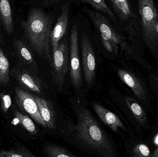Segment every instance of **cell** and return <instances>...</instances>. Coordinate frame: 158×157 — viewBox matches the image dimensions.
<instances>
[{
  "label": "cell",
  "instance_id": "obj_29",
  "mask_svg": "<svg viewBox=\"0 0 158 157\" xmlns=\"http://www.w3.org/2000/svg\"><path fill=\"white\" fill-rule=\"evenodd\" d=\"M50 1H51V0H50Z\"/></svg>",
  "mask_w": 158,
  "mask_h": 157
},
{
  "label": "cell",
  "instance_id": "obj_20",
  "mask_svg": "<svg viewBox=\"0 0 158 157\" xmlns=\"http://www.w3.org/2000/svg\"><path fill=\"white\" fill-rule=\"evenodd\" d=\"M44 152L49 157H76L77 156L65 147L57 145L49 144L44 148Z\"/></svg>",
  "mask_w": 158,
  "mask_h": 157
},
{
  "label": "cell",
  "instance_id": "obj_27",
  "mask_svg": "<svg viewBox=\"0 0 158 157\" xmlns=\"http://www.w3.org/2000/svg\"><path fill=\"white\" fill-rule=\"evenodd\" d=\"M0 157H4L2 153V151H0Z\"/></svg>",
  "mask_w": 158,
  "mask_h": 157
},
{
  "label": "cell",
  "instance_id": "obj_23",
  "mask_svg": "<svg viewBox=\"0 0 158 157\" xmlns=\"http://www.w3.org/2000/svg\"><path fill=\"white\" fill-rule=\"evenodd\" d=\"M150 152L148 147L143 144H138L134 147L132 150V156L135 157H148Z\"/></svg>",
  "mask_w": 158,
  "mask_h": 157
},
{
  "label": "cell",
  "instance_id": "obj_2",
  "mask_svg": "<svg viewBox=\"0 0 158 157\" xmlns=\"http://www.w3.org/2000/svg\"><path fill=\"white\" fill-rule=\"evenodd\" d=\"M25 42L40 58L51 62L52 60L51 37L52 21L40 8H32L27 19L21 22Z\"/></svg>",
  "mask_w": 158,
  "mask_h": 157
},
{
  "label": "cell",
  "instance_id": "obj_12",
  "mask_svg": "<svg viewBox=\"0 0 158 157\" xmlns=\"http://www.w3.org/2000/svg\"><path fill=\"white\" fill-rule=\"evenodd\" d=\"M13 47L18 61L26 65L30 68L38 73V64L34 58L31 49L24 41L18 39H14Z\"/></svg>",
  "mask_w": 158,
  "mask_h": 157
},
{
  "label": "cell",
  "instance_id": "obj_15",
  "mask_svg": "<svg viewBox=\"0 0 158 157\" xmlns=\"http://www.w3.org/2000/svg\"><path fill=\"white\" fill-rule=\"evenodd\" d=\"M1 26L8 35L14 32L13 14L9 0H0V27Z\"/></svg>",
  "mask_w": 158,
  "mask_h": 157
},
{
  "label": "cell",
  "instance_id": "obj_1",
  "mask_svg": "<svg viewBox=\"0 0 158 157\" xmlns=\"http://www.w3.org/2000/svg\"><path fill=\"white\" fill-rule=\"evenodd\" d=\"M77 123L74 134L77 141L90 150L105 157H115L111 141L88 109L80 106L76 110Z\"/></svg>",
  "mask_w": 158,
  "mask_h": 157
},
{
  "label": "cell",
  "instance_id": "obj_26",
  "mask_svg": "<svg viewBox=\"0 0 158 157\" xmlns=\"http://www.w3.org/2000/svg\"><path fill=\"white\" fill-rule=\"evenodd\" d=\"M156 31L158 37V19L157 20L156 22Z\"/></svg>",
  "mask_w": 158,
  "mask_h": 157
},
{
  "label": "cell",
  "instance_id": "obj_5",
  "mask_svg": "<svg viewBox=\"0 0 158 157\" xmlns=\"http://www.w3.org/2000/svg\"><path fill=\"white\" fill-rule=\"evenodd\" d=\"M50 63L52 82L59 90L65 83L67 74L70 70L69 47L65 40L59 41L57 48L52 51Z\"/></svg>",
  "mask_w": 158,
  "mask_h": 157
},
{
  "label": "cell",
  "instance_id": "obj_7",
  "mask_svg": "<svg viewBox=\"0 0 158 157\" xmlns=\"http://www.w3.org/2000/svg\"><path fill=\"white\" fill-rule=\"evenodd\" d=\"M79 45L77 26L75 24L69 37V60L70 79L73 86L77 89L81 88L82 84Z\"/></svg>",
  "mask_w": 158,
  "mask_h": 157
},
{
  "label": "cell",
  "instance_id": "obj_24",
  "mask_svg": "<svg viewBox=\"0 0 158 157\" xmlns=\"http://www.w3.org/2000/svg\"><path fill=\"white\" fill-rule=\"evenodd\" d=\"M0 100L2 111L4 113L6 114L12 105L11 96L8 94L2 93L0 94Z\"/></svg>",
  "mask_w": 158,
  "mask_h": 157
},
{
  "label": "cell",
  "instance_id": "obj_4",
  "mask_svg": "<svg viewBox=\"0 0 158 157\" xmlns=\"http://www.w3.org/2000/svg\"><path fill=\"white\" fill-rule=\"evenodd\" d=\"M138 2L144 41L149 48L154 49L158 44V37L156 29L157 11L154 0H138Z\"/></svg>",
  "mask_w": 158,
  "mask_h": 157
},
{
  "label": "cell",
  "instance_id": "obj_22",
  "mask_svg": "<svg viewBox=\"0 0 158 157\" xmlns=\"http://www.w3.org/2000/svg\"><path fill=\"white\" fill-rule=\"evenodd\" d=\"M4 157H35L31 152L24 147L6 151L2 150Z\"/></svg>",
  "mask_w": 158,
  "mask_h": 157
},
{
  "label": "cell",
  "instance_id": "obj_14",
  "mask_svg": "<svg viewBox=\"0 0 158 157\" xmlns=\"http://www.w3.org/2000/svg\"><path fill=\"white\" fill-rule=\"evenodd\" d=\"M117 73L121 81L131 89L138 99L143 101H146L147 94L145 88L133 74L129 71L121 69L118 70Z\"/></svg>",
  "mask_w": 158,
  "mask_h": 157
},
{
  "label": "cell",
  "instance_id": "obj_3",
  "mask_svg": "<svg viewBox=\"0 0 158 157\" xmlns=\"http://www.w3.org/2000/svg\"><path fill=\"white\" fill-rule=\"evenodd\" d=\"M85 11L99 30L101 42L108 52L117 54L119 47L123 50H129V46L125 40L113 29L103 15L89 9H85Z\"/></svg>",
  "mask_w": 158,
  "mask_h": 157
},
{
  "label": "cell",
  "instance_id": "obj_10",
  "mask_svg": "<svg viewBox=\"0 0 158 157\" xmlns=\"http://www.w3.org/2000/svg\"><path fill=\"white\" fill-rule=\"evenodd\" d=\"M69 20V8L67 5L63 6L61 13L57 19L51 37V46L52 51L55 50L58 43L65 34Z\"/></svg>",
  "mask_w": 158,
  "mask_h": 157
},
{
  "label": "cell",
  "instance_id": "obj_19",
  "mask_svg": "<svg viewBox=\"0 0 158 157\" xmlns=\"http://www.w3.org/2000/svg\"><path fill=\"white\" fill-rule=\"evenodd\" d=\"M13 113L16 119L18 120L19 124L24 129L31 134L35 135L38 132V130L33 121L27 115L17 110L14 109Z\"/></svg>",
  "mask_w": 158,
  "mask_h": 157
},
{
  "label": "cell",
  "instance_id": "obj_25",
  "mask_svg": "<svg viewBox=\"0 0 158 157\" xmlns=\"http://www.w3.org/2000/svg\"><path fill=\"white\" fill-rule=\"evenodd\" d=\"M151 157H158V148L156 150L154 151L152 155H151Z\"/></svg>",
  "mask_w": 158,
  "mask_h": 157
},
{
  "label": "cell",
  "instance_id": "obj_16",
  "mask_svg": "<svg viewBox=\"0 0 158 157\" xmlns=\"http://www.w3.org/2000/svg\"><path fill=\"white\" fill-rule=\"evenodd\" d=\"M115 12L122 20L136 17L130 7L128 0H110Z\"/></svg>",
  "mask_w": 158,
  "mask_h": 157
},
{
  "label": "cell",
  "instance_id": "obj_17",
  "mask_svg": "<svg viewBox=\"0 0 158 157\" xmlns=\"http://www.w3.org/2000/svg\"><path fill=\"white\" fill-rule=\"evenodd\" d=\"M126 103L140 124L143 127H147L148 119L146 114L138 102L134 99L128 97L126 98Z\"/></svg>",
  "mask_w": 158,
  "mask_h": 157
},
{
  "label": "cell",
  "instance_id": "obj_9",
  "mask_svg": "<svg viewBox=\"0 0 158 157\" xmlns=\"http://www.w3.org/2000/svg\"><path fill=\"white\" fill-rule=\"evenodd\" d=\"M14 91L15 101L19 109L28 114L38 124L46 128L33 95L19 87H14Z\"/></svg>",
  "mask_w": 158,
  "mask_h": 157
},
{
  "label": "cell",
  "instance_id": "obj_21",
  "mask_svg": "<svg viewBox=\"0 0 158 157\" xmlns=\"http://www.w3.org/2000/svg\"><path fill=\"white\" fill-rule=\"evenodd\" d=\"M81 1L90 5L96 10L105 13L113 20H116L114 13L108 6L105 0H81Z\"/></svg>",
  "mask_w": 158,
  "mask_h": 157
},
{
  "label": "cell",
  "instance_id": "obj_28",
  "mask_svg": "<svg viewBox=\"0 0 158 157\" xmlns=\"http://www.w3.org/2000/svg\"><path fill=\"white\" fill-rule=\"evenodd\" d=\"M156 143L158 144V135L157 136L156 138Z\"/></svg>",
  "mask_w": 158,
  "mask_h": 157
},
{
  "label": "cell",
  "instance_id": "obj_8",
  "mask_svg": "<svg viewBox=\"0 0 158 157\" xmlns=\"http://www.w3.org/2000/svg\"><path fill=\"white\" fill-rule=\"evenodd\" d=\"M81 53L84 75L88 86L94 84L96 79V59L89 38L83 34L81 37Z\"/></svg>",
  "mask_w": 158,
  "mask_h": 157
},
{
  "label": "cell",
  "instance_id": "obj_6",
  "mask_svg": "<svg viewBox=\"0 0 158 157\" xmlns=\"http://www.w3.org/2000/svg\"><path fill=\"white\" fill-rule=\"evenodd\" d=\"M37 73L33 69L19 61L12 68L10 73L23 89L37 94H42L47 86Z\"/></svg>",
  "mask_w": 158,
  "mask_h": 157
},
{
  "label": "cell",
  "instance_id": "obj_13",
  "mask_svg": "<svg viewBox=\"0 0 158 157\" xmlns=\"http://www.w3.org/2000/svg\"><path fill=\"white\" fill-rule=\"evenodd\" d=\"M92 107L101 121L108 126L111 131L114 132H117L119 129H124L123 124L115 113L97 102H93Z\"/></svg>",
  "mask_w": 158,
  "mask_h": 157
},
{
  "label": "cell",
  "instance_id": "obj_18",
  "mask_svg": "<svg viewBox=\"0 0 158 157\" xmlns=\"http://www.w3.org/2000/svg\"><path fill=\"white\" fill-rule=\"evenodd\" d=\"M10 83L9 61L0 46V88L7 86Z\"/></svg>",
  "mask_w": 158,
  "mask_h": 157
},
{
  "label": "cell",
  "instance_id": "obj_11",
  "mask_svg": "<svg viewBox=\"0 0 158 157\" xmlns=\"http://www.w3.org/2000/svg\"><path fill=\"white\" fill-rule=\"evenodd\" d=\"M38 105L39 111L46 128L54 130L56 128L57 114L52 102L49 100L33 95Z\"/></svg>",
  "mask_w": 158,
  "mask_h": 157
}]
</instances>
